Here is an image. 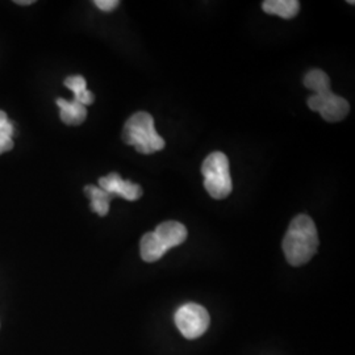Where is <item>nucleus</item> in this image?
I'll list each match as a JSON object with an SVG mask.
<instances>
[{"instance_id":"obj_1","label":"nucleus","mask_w":355,"mask_h":355,"mask_svg":"<svg viewBox=\"0 0 355 355\" xmlns=\"http://www.w3.org/2000/svg\"><path fill=\"white\" fill-rule=\"evenodd\" d=\"M304 86L315 92L306 101L308 107L321 114L324 120L337 123L349 114L350 104L346 99L331 92L329 76L325 71L318 69L308 71L304 76Z\"/></svg>"},{"instance_id":"obj_2","label":"nucleus","mask_w":355,"mask_h":355,"mask_svg":"<svg viewBox=\"0 0 355 355\" xmlns=\"http://www.w3.org/2000/svg\"><path fill=\"white\" fill-rule=\"evenodd\" d=\"M318 249V229L313 220L306 215L296 216L283 240L287 262L291 266H303L312 259Z\"/></svg>"},{"instance_id":"obj_3","label":"nucleus","mask_w":355,"mask_h":355,"mask_svg":"<svg viewBox=\"0 0 355 355\" xmlns=\"http://www.w3.org/2000/svg\"><path fill=\"white\" fill-rule=\"evenodd\" d=\"M123 140L127 145L135 146L141 154H153L165 148V140L155 130L152 114L142 111L128 119Z\"/></svg>"},{"instance_id":"obj_4","label":"nucleus","mask_w":355,"mask_h":355,"mask_svg":"<svg viewBox=\"0 0 355 355\" xmlns=\"http://www.w3.org/2000/svg\"><path fill=\"white\" fill-rule=\"evenodd\" d=\"M204 187L216 200L228 198L233 189L228 157L221 152L211 153L202 165Z\"/></svg>"},{"instance_id":"obj_5","label":"nucleus","mask_w":355,"mask_h":355,"mask_svg":"<svg viewBox=\"0 0 355 355\" xmlns=\"http://www.w3.org/2000/svg\"><path fill=\"white\" fill-rule=\"evenodd\" d=\"M174 318L179 331L189 340H195L203 336L211 322L207 309L196 303L182 305Z\"/></svg>"},{"instance_id":"obj_6","label":"nucleus","mask_w":355,"mask_h":355,"mask_svg":"<svg viewBox=\"0 0 355 355\" xmlns=\"http://www.w3.org/2000/svg\"><path fill=\"white\" fill-rule=\"evenodd\" d=\"M99 187L114 196H121L129 202L139 200L142 196V189L139 184L121 179L117 173H111L107 177L101 178Z\"/></svg>"},{"instance_id":"obj_7","label":"nucleus","mask_w":355,"mask_h":355,"mask_svg":"<svg viewBox=\"0 0 355 355\" xmlns=\"http://www.w3.org/2000/svg\"><path fill=\"white\" fill-rule=\"evenodd\" d=\"M154 233L157 237L161 240V242L166 246V249H171L182 245L183 242L187 240L189 232L186 227L178 221H166L159 224Z\"/></svg>"},{"instance_id":"obj_8","label":"nucleus","mask_w":355,"mask_h":355,"mask_svg":"<svg viewBox=\"0 0 355 355\" xmlns=\"http://www.w3.org/2000/svg\"><path fill=\"white\" fill-rule=\"evenodd\" d=\"M167 249L165 245L161 242V240L157 237L154 232L146 233L142 239L140 243L141 258L145 262H157L165 255Z\"/></svg>"},{"instance_id":"obj_9","label":"nucleus","mask_w":355,"mask_h":355,"mask_svg":"<svg viewBox=\"0 0 355 355\" xmlns=\"http://www.w3.org/2000/svg\"><path fill=\"white\" fill-rule=\"evenodd\" d=\"M57 104L61 108V120L66 125H80L87 117L86 107L76 101L67 102L60 98L57 99Z\"/></svg>"},{"instance_id":"obj_10","label":"nucleus","mask_w":355,"mask_h":355,"mask_svg":"<svg viewBox=\"0 0 355 355\" xmlns=\"http://www.w3.org/2000/svg\"><path fill=\"white\" fill-rule=\"evenodd\" d=\"M262 10L282 19H292L299 12L300 3L296 0H266L262 3Z\"/></svg>"},{"instance_id":"obj_11","label":"nucleus","mask_w":355,"mask_h":355,"mask_svg":"<svg viewBox=\"0 0 355 355\" xmlns=\"http://www.w3.org/2000/svg\"><path fill=\"white\" fill-rule=\"evenodd\" d=\"M85 192L91 200V209L99 216H105L110 212V202L114 199V195L105 192L96 186H86Z\"/></svg>"},{"instance_id":"obj_12","label":"nucleus","mask_w":355,"mask_h":355,"mask_svg":"<svg viewBox=\"0 0 355 355\" xmlns=\"http://www.w3.org/2000/svg\"><path fill=\"white\" fill-rule=\"evenodd\" d=\"M64 86L67 89H71L76 95V99L78 103H80L82 105H89L94 103V94L89 92L87 89V85H86V79L83 76H67L64 79Z\"/></svg>"},{"instance_id":"obj_13","label":"nucleus","mask_w":355,"mask_h":355,"mask_svg":"<svg viewBox=\"0 0 355 355\" xmlns=\"http://www.w3.org/2000/svg\"><path fill=\"white\" fill-rule=\"evenodd\" d=\"M0 135L8 136V137H12L13 135L12 124L8 121L7 114L3 111H0Z\"/></svg>"},{"instance_id":"obj_14","label":"nucleus","mask_w":355,"mask_h":355,"mask_svg":"<svg viewBox=\"0 0 355 355\" xmlns=\"http://www.w3.org/2000/svg\"><path fill=\"white\" fill-rule=\"evenodd\" d=\"M95 6L104 12H111L119 6L117 0H96Z\"/></svg>"},{"instance_id":"obj_15","label":"nucleus","mask_w":355,"mask_h":355,"mask_svg":"<svg viewBox=\"0 0 355 355\" xmlns=\"http://www.w3.org/2000/svg\"><path fill=\"white\" fill-rule=\"evenodd\" d=\"M12 148V137H8V136H3V135H0V154L8 152V150H11Z\"/></svg>"},{"instance_id":"obj_16","label":"nucleus","mask_w":355,"mask_h":355,"mask_svg":"<svg viewBox=\"0 0 355 355\" xmlns=\"http://www.w3.org/2000/svg\"><path fill=\"white\" fill-rule=\"evenodd\" d=\"M16 3H17V4H21V6H26V4H32L33 1H32V0H26V1H24V0H23V1H21V0H17Z\"/></svg>"}]
</instances>
